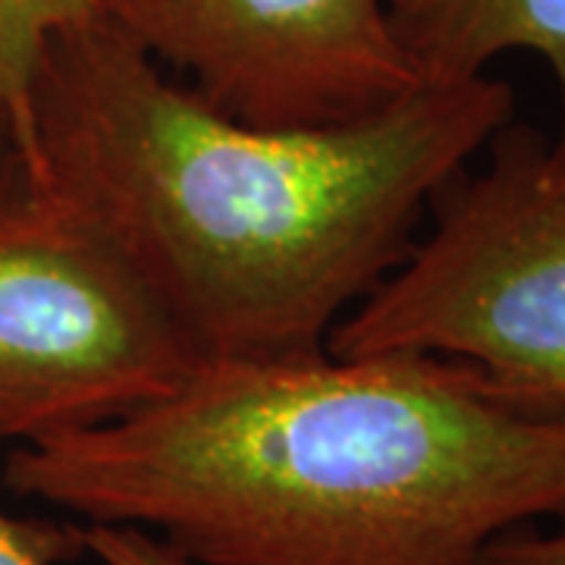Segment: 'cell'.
Instances as JSON below:
<instances>
[{"label": "cell", "mask_w": 565, "mask_h": 565, "mask_svg": "<svg viewBox=\"0 0 565 565\" xmlns=\"http://www.w3.org/2000/svg\"><path fill=\"white\" fill-rule=\"evenodd\" d=\"M82 553L102 565H195L154 534L132 525H82Z\"/></svg>", "instance_id": "cell-8"}, {"label": "cell", "mask_w": 565, "mask_h": 565, "mask_svg": "<svg viewBox=\"0 0 565 565\" xmlns=\"http://www.w3.org/2000/svg\"><path fill=\"white\" fill-rule=\"evenodd\" d=\"M199 364L114 236L17 158L0 180V444L117 422Z\"/></svg>", "instance_id": "cell-4"}, {"label": "cell", "mask_w": 565, "mask_h": 565, "mask_svg": "<svg viewBox=\"0 0 565 565\" xmlns=\"http://www.w3.org/2000/svg\"><path fill=\"white\" fill-rule=\"evenodd\" d=\"M102 10L104 0H0V110L20 161L29 158L32 82L47 41Z\"/></svg>", "instance_id": "cell-7"}, {"label": "cell", "mask_w": 565, "mask_h": 565, "mask_svg": "<svg viewBox=\"0 0 565 565\" xmlns=\"http://www.w3.org/2000/svg\"><path fill=\"white\" fill-rule=\"evenodd\" d=\"M484 565H565V527L553 534L519 527L487 550Z\"/></svg>", "instance_id": "cell-10"}, {"label": "cell", "mask_w": 565, "mask_h": 565, "mask_svg": "<svg viewBox=\"0 0 565 565\" xmlns=\"http://www.w3.org/2000/svg\"><path fill=\"white\" fill-rule=\"evenodd\" d=\"M17 163V151H13V141H10V129L3 120V110H0V180L7 177V170Z\"/></svg>", "instance_id": "cell-11"}, {"label": "cell", "mask_w": 565, "mask_h": 565, "mask_svg": "<svg viewBox=\"0 0 565 565\" xmlns=\"http://www.w3.org/2000/svg\"><path fill=\"white\" fill-rule=\"evenodd\" d=\"M3 484L195 565H484L565 515V415L440 355L202 362L132 415L13 446Z\"/></svg>", "instance_id": "cell-1"}, {"label": "cell", "mask_w": 565, "mask_h": 565, "mask_svg": "<svg viewBox=\"0 0 565 565\" xmlns=\"http://www.w3.org/2000/svg\"><path fill=\"white\" fill-rule=\"evenodd\" d=\"M396 3L104 0V13L226 117L321 129L367 120L422 85L393 32Z\"/></svg>", "instance_id": "cell-5"}, {"label": "cell", "mask_w": 565, "mask_h": 565, "mask_svg": "<svg viewBox=\"0 0 565 565\" xmlns=\"http://www.w3.org/2000/svg\"><path fill=\"white\" fill-rule=\"evenodd\" d=\"M509 120L512 85L475 76L422 82L367 120L264 129L102 10L47 41L22 167L102 223L202 362H267L323 352Z\"/></svg>", "instance_id": "cell-2"}, {"label": "cell", "mask_w": 565, "mask_h": 565, "mask_svg": "<svg viewBox=\"0 0 565 565\" xmlns=\"http://www.w3.org/2000/svg\"><path fill=\"white\" fill-rule=\"evenodd\" d=\"M393 32L422 82L487 76L512 51L541 57L565 126V0H399Z\"/></svg>", "instance_id": "cell-6"}, {"label": "cell", "mask_w": 565, "mask_h": 565, "mask_svg": "<svg viewBox=\"0 0 565 565\" xmlns=\"http://www.w3.org/2000/svg\"><path fill=\"white\" fill-rule=\"evenodd\" d=\"M82 553L79 527L17 522L0 512V565H54Z\"/></svg>", "instance_id": "cell-9"}, {"label": "cell", "mask_w": 565, "mask_h": 565, "mask_svg": "<svg viewBox=\"0 0 565 565\" xmlns=\"http://www.w3.org/2000/svg\"><path fill=\"white\" fill-rule=\"evenodd\" d=\"M484 151L327 352L440 355L512 403L565 415V126L550 136L509 120Z\"/></svg>", "instance_id": "cell-3"}]
</instances>
